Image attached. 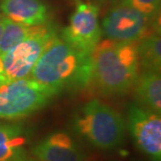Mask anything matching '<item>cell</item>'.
Here are the masks:
<instances>
[{
    "label": "cell",
    "mask_w": 161,
    "mask_h": 161,
    "mask_svg": "<svg viewBox=\"0 0 161 161\" xmlns=\"http://www.w3.org/2000/svg\"><path fill=\"white\" fill-rule=\"evenodd\" d=\"M91 54L56 38L42 53L30 76L56 94L84 89L91 83Z\"/></svg>",
    "instance_id": "1"
},
{
    "label": "cell",
    "mask_w": 161,
    "mask_h": 161,
    "mask_svg": "<svg viewBox=\"0 0 161 161\" xmlns=\"http://www.w3.org/2000/svg\"><path fill=\"white\" fill-rule=\"evenodd\" d=\"M24 130L19 125H0V161H25Z\"/></svg>",
    "instance_id": "12"
},
{
    "label": "cell",
    "mask_w": 161,
    "mask_h": 161,
    "mask_svg": "<svg viewBox=\"0 0 161 161\" xmlns=\"http://www.w3.org/2000/svg\"><path fill=\"white\" fill-rule=\"evenodd\" d=\"M42 25L26 26V25L15 23V22L5 18L4 25H3V31L1 37H0V56L5 53L6 51L11 49L16 44H18L19 42L23 41L26 38L36 34L41 28Z\"/></svg>",
    "instance_id": "14"
},
{
    "label": "cell",
    "mask_w": 161,
    "mask_h": 161,
    "mask_svg": "<svg viewBox=\"0 0 161 161\" xmlns=\"http://www.w3.org/2000/svg\"><path fill=\"white\" fill-rule=\"evenodd\" d=\"M128 128L138 149L152 161H161L160 114L133 104L128 110Z\"/></svg>",
    "instance_id": "6"
},
{
    "label": "cell",
    "mask_w": 161,
    "mask_h": 161,
    "mask_svg": "<svg viewBox=\"0 0 161 161\" xmlns=\"http://www.w3.org/2000/svg\"><path fill=\"white\" fill-rule=\"evenodd\" d=\"M102 3H112V4H116V3L120 2L121 0H98Z\"/></svg>",
    "instance_id": "18"
},
{
    "label": "cell",
    "mask_w": 161,
    "mask_h": 161,
    "mask_svg": "<svg viewBox=\"0 0 161 161\" xmlns=\"http://www.w3.org/2000/svg\"><path fill=\"white\" fill-rule=\"evenodd\" d=\"M25 161H28V160H25Z\"/></svg>",
    "instance_id": "19"
},
{
    "label": "cell",
    "mask_w": 161,
    "mask_h": 161,
    "mask_svg": "<svg viewBox=\"0 0 161 161\" xmlns=\"http://www.w3.org/2000/svg\"><path fill=\"white\" fill-rule=\"evenodd\" d=\"M33 154L39 161H86L78 144L63 132L40 141L33 149Z\"/></svg>",
    "instance_id": "9"
},
{
    "label": "cell",
    "mask_w": 161,
    "mask_h": 161,
    "mask_svg": "<svg viewBox=\"0 0 161 161\" xmlns=\"http://www.w3.org/2000/svg\"><path fill=\"white\" fill-rule=\"evenodd\" d=\"M56 93L31 78L9 80L0 86V118L16 119L44 107Z\"/></svg>",
    "instance_id": "4"
},
{
    "label": "cell",
    "mask_w": 161,
    "mask_h": 161,
    "mask_svg": "<svg viewBox=\"0 0 161 161\" xmlns=\"http://www.w3.org/2000/svg\"><path fill=\"white\" fill-rule=\"evenodd\" d=\"M56 38H58L56 30L45 23L36 34L3 53L1 56L3 71L8 82L28 78L42 53Z\"/></svg>",
    "instance_id": "5"
},
{
    "label": "cell",
    "mask_w": 161,
    "mask_h": 161,
    "mask_svg": "<svg viewBox=\"0 0 161 161\" xmlns=\"http://www.w3.org/2000/svg\"><path fill=\"white\" fill-rule=\"evenodd\" d=\"M161 0H121L120 3L139 11L147 19L156 18L159 15Z\"/></svg>",
    "instance_id": "15"
},
{
    "label": "cell",
    "mask_w": 161,
    "mask_h": 161,
    "mask_svg": "<svg viewBox=\"0 0 161 161\" xmlns=\"http://www.w3.org/2000/svg\"><path fill=\"white\" fill-rule=\"evenodd\" d=\"M2 15L15 23L36 26L47 22V8L40 0H0Z\"/></svg>",
    "instance_id": "10"
},
{
    "label": "cell",
    "mask_w": 161,
    "mask_h": 161,
    "mask_svg": "<svg viewBox=\"0 0 161 161\" xmlns=\"http://www.w3.org/2000/svg\"><path fill=\"white\" fill-rule=\"evenodd\" d=\"M137 105L160 114L161 111V79L160 71L144 70L135 83Z\"/></svg>",
    "instance_id": "11"
},
{
    "label": "cell",
    "mask_w": 161,
    "mask_h": 161,
    "mask_svg": "<svg viewBox=\"0 0 161 161\" xmlns=\"http://www.w3.org/2000/svg\"><path fill=\"white\" fill-rule=\"evenodd\" d=\"M136 49L139 65L144 70L160 71L161 66V41L159 34L144 36L136 42Z\"/></svg>",
    "instance_id": "13"
},
{
    "label": "cell",
    "mask_w": 161,
    "mask_h": 161,
    "mask_svg": "<svg viewBox=\"0 0 161 161\" xmlns=\"http://www.w3.org/2000/svg\"><path fill=\"white\" fill-rule=\"evenodd\" d=\"M149 21L142 13L118 2L105 15L102 28L107 39L132 43L147 36Z\"/></svg>",
    "instance_id": "8"
},
{
    "label": "cell",
    "mask_w": 161,
    "mask_h": 161,
    "mask_svg": "<svg viewBox=\"0 0 161 161\" xmlns=\"http://www.w3.org/2000/svg\"><path fill=\"white\" fill-rule=\"evenodd\" d=\"M91 83L104 95L125 94L139 75L136 42L99 41L92 51Z\"/></svg>",
    "instance_id": "2"
},
{
    "label": "cell",
    "mask_w": 161,
    "mask_h": 161,
    "mask_svg": "<svg viewBox=\"0 0 161 161\" xmlns=\"http://www.w3.org/2000/svg\"><path fill=\"white\" fill-rule=\"evenodd\" d=\"M121 115L98 99H92L76 112L73 129L91 146L102 150L118 147L125 136Z\"/></svg>",
    "instance_id": "3"
},
{
    "label": "cell",
    "mask_w": 161,
    "mask_h": 161,
    "mask_svg": "<svg viewBox=\"0 0 161 161\" xmlns=\"http://www.w3.org/2000/svg\"><path fill=\"white\" fill-rule=\"evenodd\" d=\"M8 83V80H6L5 75H4V71H3V64H2V58L0 56V86L3 85V84Z\"/></svg>",
    "instance_id": "16"
},
{
    "label": "cell",
    "mask_w": 161,
    "mask_h": 161,
    "mask_svg": "<svg viewBox=\"0 0 161 161\" xmlns=\"http://www.w3.org/2000/svg\"><path fill=\"white\" fill-rule=\"evenodd\" d=\"M101 37L98 6L93 3L78 2L68 26L62 31V39L76 49L92 53Z\"/></svg>",
    "instance_id": "7"
},
{
    "label": "cell",
    "mask_w": 161,
    "mask_h": 161,
    "mask_svg": "<svg viewBox=\"0 0 161 161\" xmlns=\"http://www.w3.org/2000/svg\"><path fill=\"white\" fill-rule=\"evenodd\" d=\"M4 19L5 17L2 14H0V37H1L2 31H3V25H4Z\"/></svg>",
    "instance_id": "17"
}]
</instances>
